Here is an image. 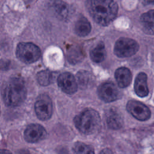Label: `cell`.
<instances>
[{
	"label": "cell",
	"mask_w": 154,
	"mask_h": 154,
	"mask_svg": "<svg viewBox=\"0 0 154 154\" xmlns=\"http://www.w3.org/2000/svg\"><path fill=\"white\" fill-rule=\"evenodd\" d=\"M86 7L97 23L106 25L116 17L118 6L114 0H87Z\"/></svg>",
	"instance_id": "obj_1"
},
{
	"label": "cell",
	"mask_w": 154,
	"mask_h": 154,
	"mask_svg": "<svg viewBox=\"0 0 154 154\" xmlns=\"http://www.w3.org/2000/svg\"><path fill=\"white\" fill-rule=\"evenodd\" d=\"M26 88L20 77H13L5 84L3 89V99L8 106L20 105L26 97Z\"/></svg>",
	"instance_id": "obj_2"
},
{
	"label": "cell",
	"mask_w": 154,
	"mask_h": 154,
	"mask_svg": "<svg viewBox=\"0 0 154 154\" xmlns=\"http://www.w3.org/2000/svg\"><path fill=\"white\" fill-rule=\"evenodd\" d=\"M100 117L94 109L88 108L84 110L74 118L76 128L82 133L90 135L94 134L100 126Z\"/></svg>",
	"instance_id": "obj_3"
},
{
	"label": "cell",
	"mask_w": 154,
	"mask_h": 154,
	"mask_svg": "<svg viewBox=\"0 0 154 154\" xmlns=\"http://www.w3.org/2000/svg\"><path fill=\"white\" fill-rule=\"evenodd\" d=\"M16 54L20 61L30 64L37 61L40 58L41 51L37 45L32 43L22 42L17 45Z\"/></svg>",
	"instance_id": "obj_4"
},
{
	"label": "cell",
	"mask_w": 154,
	"mask_h": 154,
	"mask_svg": "<svg viewBox=\"0 0 154 154\" xmlns=\"http://www.w3.org/2000/svg\"><path fill=\"white\" fill-rule=\"evenodd\" d=\"M138 43L129 38L122 37L116 43L114 48V54L119 57H129L134 55L138 50Z\"/></svg>",
	"instance_id": "obj_5"
},
{
	"label": "cell",
	"mask_w": 154,
	"mask_h": 154,
	"mask_svg": "<svg viewBox=\"0 0 154 154\" xmlns=\"http://www.w3.org/2000/svg\"><path fill=\"white\" fill-rule=\"evenodd\" d=\"M34 109L35 114L40 120L49 119L52 114V102L49 96L46 94H40L37 99Z\"/></svg>",
	"instance_id": "obj_6"
},
{
	"label": "cell",
	"mask_w": 154,
	"mask_h": 154,
	"mask_svg": "<svg viewBox=\"0 0 154 154\" xmlns=\"http://www.w3.org/2000/svg\"><path fill=\"white\" fill-rule=\"evenodd\" d=\"M99 98L106 102H111L120 99L122 96L120 91L111 82L102 83L97 88Z\"/></svg>",
	"instance_id": "obj_7"
},
{
	"label": "cell",
	"mask_w": 154,
	"mask_h": 154,
	"mask_svg": "<svg viewBox=\"0 0 154 154\" xmlns=\"http://www.w3.org/2000/svg\"><path fill=\"white\" fill-rule=\"evenodd\" d=\"M126 109L134 117L140 121L147 120L151 116L150 109L144 103L137 100H131L128 101Z\"/></svg>",
	"instance_id": "obj_8"
},
{
	"label": "cell",
	"mask_w": 154,
	"mask_h": 154,
	"mask_svg": "<svg viewBox=\"0 0 154 154\" xmlns=\"http://www.w3.org/2000/svg\"><path fill=\"white\" fill-rule=\"evenodd\" d=\"M58 85L63 91L67 94L75 93L78 89V84L74 76L69 72H64L59 75Z\"/></svg>",
	"instance_id": "obj_9"
},
{
	"label": "cell",
	"mask_w": 154,
	"mask_h": 154,
	"mask_svg": "<svg viewBox=\"0 0 154 154\" xmlns=\"http://www.w3.org/2000/svg\"><path fill=\"white\" fill-rule=\"evenodd\" d=\"M45 129L38 124H31L24 132V138L29 143H36L43 140L46 136Z\"/></svg>",
	"instance_id": "obj_10"
},
{
	"label": "cell",
	"mask_w": 154,
	"mask_h": 154,
	"mask_svg": "<svg viewBox=\"0 0 154 154\" xmlns=\"http://www.w3.org/2000/svg\"><path fill=\"white\" fill-rule=\"evenodd\" d=\"M147 79V75L143 72L138 73L135 78L134 82V90L135 93L140 97H146L149 94Z\"/></svg>",
	"instance_id": "obj_11"
},
{
	"label": "cell",
	"mask_w": 154,
	"mask_h": 154,
	"mask_svg": "<svg viewBox=\"0 0 154 154\" xmlns=\"http://www.w3.org/2000/svg\"><path fill=\"white\" fill-rule=\"evenodd\" d=\"M115 78L119 87L125 88L129 86L132 81V73L129 69L122 67L116 70Z\"/></svg>",
	"instance_id": "obj_12"
},
{
	"label": "cell",
	"mask_w": 154,
	"mask_h": 154,
	"mask_svg": "<svg viewBox=\"0 0 154 154\" xmlns=\"http://www.w3.org/2000/svg\"><path fill=\"white\" fill-rule=\"evenodd\" d=\"M140 22L143 29L146 33L154 34V10L142 14Z\"/></svg>",
	"instance_id": "obj_13"
},
{
	"label": "cell",
	"mask_w": 154,
	"mask_h": 154,
	"mask_svg": "<svg viewBox=\"0 0 154 154\" xmlns=\"http://www.w3.org/2000/svg\"><path fill=\"white\" fill-rule=\"evenodd\" d=\"M106 123L109 128L118 129L122 127L123 122L120 114L114 109H111L107 114Z\"/></svg>",
	"instance_id": "obj_14"
},
{
	"label": "cell",
	"mask_w": 154,
	"mask_h": 154,
	"mask_svg": "<svg viewBox=\"0 0 154 154\" xmlns=\"http://www.w3.org/2000/svg\"><path fill=\"white\" fill-rule=\"evenodd\" d=\"M91 28L90 22L84 17L79 18L75 25V31L76 34L81 37L87 35L90 33Z\"/></svg>",
	"instance_id": "obj_15"
},
{
	"label": "cell",
	"mask_w": 154,
	"mask_h": 154,
	"mask_svg": "<svg viewBox=\"0 0 154 154\" xmlns=\"http://www.w3.org/2000/svg\"><path fill=\"white\" fill-rule=\"evenodd\" d=\"M91 59L95 63L103 61L106 57V51L103 43H98L90 51Z\"/></svg>",
	"instance_id": "obj_16"
},
{
	"label": "cell",
	"mask_w": 154,
	"mask_h": 154,
	"mask_svg": "<svg viewBox=\"0 0 154 154\" xmlns=\"http://www.w3.org/2000/svg\"><path fill=\"white\" fill-rule=\"evenodd\" d=\"M76 76L78 84L82 88L88 87L94 81L93 76L88 72L85 70L78 72Z\"/></svg>",
	"instance_id": "obj_17"
},
{
	"label": "cell",
	"mask_w": 154,
	"mask_h": 154,
	"mask_svg": "<svg viewBox=\"0 0 154 154\" xmlns=\"http://www.w3.org/2000/svg\"><path fill=\"white\" fill-rule=\"evenodd\" d=\"M52 8L59 17L64 19L67 17L69 12L68 6L61 0H55L52 4Z\"/></svg>",
	"instance_id": "obj_18"
},
{
	"label": "cell",
	"mask_w": 154,
	"mask_h": 154,
	"mask_svg": "<svg viewBox=\"0 0 154 154\" xmlns=\"http://www.w3.org/2000/svg\"><path fill=\"white\" fill-rule=\"evenodd\" d=\"M74 154H94V149L91 146L82 142H76L73 146Z\"/></svg>",
	"instance_id": "obj_19"
},
{
	"label": "cell",
	"mask_w": 154,
	"mask_h": 154,
	"mask_svg": "<svg viewBox=\"0 0 154 154\" xmlns=\"http://www.w3.org/2000/svg\"><path fill=\"white\" fill-rule=\"evenodd\" d=\"M84 58V54L78 47H73L69 49L67 53L69 61L72 64H76L81 61Z\"/></svg>",
	"instance_id": "obj_20"
},
{
	"label": "cell",
	"mask_w": 154,
	"mask_h": 154,
	"mask_svg": "<svg viewBox=\"0 0 154 154\" xmlns=\"http://www.w3.org/2000/svg\"><path fill=\"white\" fill-rule=\"evenodd\" d=\"M53 79L52 73L48 70H45L39 72L37 75V79L40 85L46 86L49 85Z\"/></svg>",
	"instance_id": "obj_21"
},
{
	"label": "cell",
	"mask_w": 154,
	"mask_h": 154,
	"mask_svg": "<svg viewBox=\"0 0 154 154\" xmlns=\"http://www.w3.org/2000/svg\"><path fill=\"white\" fill-rule=\"evenodd\" d=\"M9 63L10 62L8 61H0V69H2V70H4V69H6L7 67H8V65H9Z\"/></svg>",
	"instance_id": "obj_22"
},
{
	"label": "cell",
	"mask_w": 154,
	"mask_h": 154,
	"mask_svg": "<svg viewBox=\"0 0 154 154\" xmlns=\"http://www.w3.org/2000/svg\"><path fill=\"white\" fill-rule=\"evenodd\" d=\"M141 2L144 5H153L154 0H141Z\"/></svg>",
	"instance_id": "obj_23"
},
{
	"label": "cell",
	"mask_w": 154,
	"mask_h": 154,
	"mask_svg": "<svg viewBox=\"0 0 154 154\" xmlns=\"http://www.w3.org/2000/svg\"><path fill=\"white\" fill-rule=\"evenodd\" d=\"M17 154H31V153H30V152H29L28 150H26V149H20V150H19L17 152Z\"/></svg>",
	"instance_id": "obj_24"
},
{
	"label": "cell",
	"mask_w": 154,
	"mask_h": 154,
	"mask_svg": "<svg viewBox=\"0 0 154 154\" xmlns=\"http://www.w3.org/2000/svg\"><path fill=\"white\" fill-rule=\"evenodd\" d=\"M99 154H112V152L108 149H105L102 150Z\"/></svg>",
	"instance_id": "obj_25"
},
{
	"label": "cell",
	"mask_w": 154,
	"mask_h": 154,
	"mask_svg": "<svg viewBox=\"0 0 154 154\" xmlns=\"http://www.w3.org/2000/svg\"><path fill=\"white\" fill-rule=\"evenodd\" d=\"M0 154H12L10 151L6 149H0Z\"/></svg>",
	"instance_id": "obj_26"
},
{
	"label": "cell",
	"mask_w": 154,
	"mask_h": 154,
	"mask_svg": "<svg viewBox=\"0 0 154 154\" xmlns=\"http://www.w3.org/2000/svg\"><path fill=\"white\" fill-rule=\"evenodd\" d=\"M152 61H153V63H154V53L153 54V55H152Z\"/></svg>",
	"instance_id": "obj_27"
},
{
	"label": "cell",
	"mask_w": 154,
	"mask_h": 154,
	"mask_svg": "<svg viewBox=\"0 0 154 154\" xmlns=\"http://www.w3.org/2000/svg\"><path fill=\"white\" fill-rule=\"evenodd\" d=\"M0 114H1V108H0Z\"/></svg>",
	"instance_id": "obj_28"
}]
</instances>
